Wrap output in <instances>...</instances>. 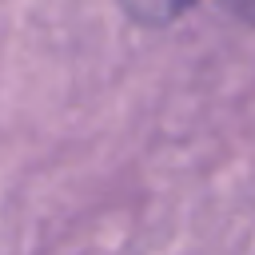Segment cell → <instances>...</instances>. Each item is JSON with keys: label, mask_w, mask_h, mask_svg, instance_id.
Returning a JSON list of instances; mask_svg holds the SVG:
<instances>
[{"label": "cell", "mask_w": 255, "mask_h": 255, "mask_svg": "<svg viewBox=\"0 0 255 255\" xmlns=\"http://www.w3.org/2000/svg\"><path fill=\"white\" fill-rule=\"evenodd\" d=\"M231 12H239V16H247V20H255V0H223Z\"/></svg>", "instance_id": "obj_2"}, {"label": "cell", "mask_w": 255, "mask_h": 255, "mask_svg": "<svg viewBox=\"0 0 255 255\" xmlns=\"http://www.w3.org/2000/svg\"><path fill=\"white\" fill-rule=\"evenodd\" d=\"M195 0H124V8L135 16V20H143V24H167V20H175L183 8H191Z\"/></svg>", "instance_id": "obj_1"}]
</instances>
